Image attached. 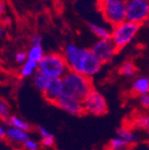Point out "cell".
Returning <instances> with one entry per match:
<instances>
[{"label":"cell","instance_id":"obj_3","mask_svg":"<svg viewBox=\"0 0 149 150\" xmlns=\"http://www.w3.org/2000/svg\"><path fill=\"white\" fill-rule=\"evenodd\" d=\"M38 70L50 79H56L63 78L69 71V67L63 54L50 53L44 54L42 59L39 62Z\"/></svg>","mask_w":149,"mask_h":150},{"label":"cell","instance_id":"obj_2","mask_svg":"<svg viewBox=\"0 0 149 150\" xmlns=\"http://www.w3.org/2000/svg\"><path fill=\"white\" fill-rule=\"evenodd\" d=\"M62 80L64 95L73 97L81 101L93 88L89 77L71 70H69L64 75Z\"/></svg>","mask_w":149,"mask_h":150},{"label":"cell","instance_id":"obj_31","mask_svg":"<svg viewBox=\"0 0 149 150\" xmlns=\"http://www.w3.org/2000/svg\"><path fill=\"white\" fill-rule=\"evenodd\" d=\"M3 34H4V29H3V27H2V26H0V40L2 39Z\"/></svg>","mask_w":149,"mask_h":150},{"label":"cell","instance_id":"obj_20","mask_svg":"<svg viewBox=\"0 0 149 150\" xmlns=\"http://www.w3.org/2000/svg\"><path fill=\"white\" fill-rule=\"evenodd\" d=\"M129 145V143L127 141H125L124 139H122L121 138H114L110 140V142L108 143V147L111 150H116L119 148H123V147H127V146Z\"/></svg>","mask_w":149,"mask_h":150},{"label":"cell","instance_id":"obj_33","mask_svg":"<svg viewBox=\"0 0 149 150\" xmlns=\"http://www.w3.org/2000/svg\"><path fill=\"white\" fill-rule=\"evenodd\" d=\"M148 134H149V129H148Z\"/></svg>","mask_w":149,"mask_h":150},{"label":"cell","instance_id":"obj_8","mask_svg":"<svg viewBox=\"0 0 149 150\" xmlns=\"http://www.w3.org/2000/svg\"><path fill=\"white\" fill-rule=\"evenodd\" d=\"M90 50L102 64H105L114 58L118 49L109 38V39H98V40L93 44Z\"/></svg>","mask_w":149,"mask_h":150},{"label":"cell","instance_id":"obj_21","mask_svg":"<svg viewBox=\"0 0 149 150\" xmlns=\"http://www.w3.org/2000/svg\"><path fill=\"white\" fill-rule=\"evenodd\" d=\"M10 116V108L8 105L0 98V118L6 121Z\"/></svg>","mask_w":149,"mask_h":150},{"label":"cell","instance_id":"obj_16","mask_svg":"<svg viewBox=\"0 0 149 150\" xmlns=\"http://www.w3.org/2000/svg\"><path fill=\"white\" fill-rule=\"evenodd\" d=\"M6 122H8V124L10 126L17 128V129H23L26 131H30L31 129V126L30 125L29 122H27L23 119L18 117L16 115H10L8 117V119L6 120Z\"/></svg>","mask_w":149,"mask_h":150},{"label":"cell","instance_id":"obj_5","mask_svg":"<svg viewBox=\"0 0 149 150\" xmlns=\"http://www.w3.org/2000/svg\"><path fill=\"white\" fill-rule=\"evenodd\" d=\"M100 8L111 25L114 26L126 20L127 0H100Z\"/></svg>","mask_w":149,"mask_h":150},{"label":"cell","instance_id":"obj_14","mask_svg":"<svg viewBox=\"0 0 149 150\" xmlns=\"http://www.w3.org/2000/svg\"><path fill=\"white\" fill-rule=\"evenodd\" d=\"M50 80H51L50 78H48L47 75H45L39 70L37 71L33 75V83H34L35 87L42 93L45 91V89L48 86Z\"/></svg>","mask_w":149,"mask_h":150},{"label":"cell","instance_id":"obj_9","mask_svg":"<svg viewBox=\"0 0 149 150\" xmlns=\"http://www.w3.org/2000/svg\"><path fill=\"white\" fill-rule=\"evenodd\" d=\"M54 105L74 116H81L85 112L83 103L81 100L71 96L64 95V94H63L56 100Z\"/></svg>","mask_w":149,"mask_h":150},{"label":"cell","instance_id":"obj_15","mask_svg":"<svg viewBox=\"0 0 149 150\" xmlns=\"http://www.w3.org/2000/svg\"><path fill=\"white\" fill-rule=\"evenodd\" d=\"M88 30L94 33L98 39H109L111 37V31L112 30H110L108 27L103 26V25H99V24H96L93 23H89L88 24Z\"/></svg>","mask_w":149,"mask_h":150},{"label":"cell","instance_id":"obj_17","mask_svg":"<svg viewBox=\"0 0 149 150\" xmlns=\"http://www.w3.org/2000/svg\"><path fill=\"white\" fill-rule=\"evenodd\" d=\"M119 73L128 78H133L137 74V67L132 62L127 61L121 65L119 69Z\"/></svg>","mask_w":149,"mask_h":150},{"label":"cell","instance_id":"obj_25","mask_svg":"<svg viewBox=\"0 0 149 150\" xmlns=\"http://www.w3.org/2000/svg\"><path fill=\"white\" fill-rule=\"evenodd\" d=\"M54 142H55V139L54 135L50 137L42 138V140H41V144L46 147H52L54 145Z\"/></svg>","mask_w":149,"mask_h":150},{"label":"cell","instance_id":"obj_32","mask_svg":"<svg viewBox=\"0 0 149 150\" xmlns=\"http://www.w3.org/2000/svg\"><path fill=\"white\" fill-rule=\"evenodd\" d=\"M116 150H129V149L127 148V147H123V148H119V149H116Z\"/></svg>","mask_w":149,"mask_h":150},{"label":"cell","instance_id":"obj_23","mask_svg":"<svg viewBox=\"0 0 149 150\" xmlns=\"http://www.w3.org/2000/svg\"><path fill=\"white\" fill-rule=\"evenodd\" d=\"M23 146L26 150H39L40 149V144L31 139H29L27 141H25L23 144Z\"/></svg>","mask_w":149,"mask_h":150},{"label":"cell","instance_id":"obj_4","mask_svg":"<svg viewBox=\"0 0 149 150\" xmlns=\"http://www.w3.org/2000/svg\"><path fill=\"white\" fill-rule=\"evenodd\" d=\"M139 30V24L125 20L124 22L113 26L110 39L116 48L121 49L133 40Z\"/></svg>","mask_w":149,"mask_h":150},{"label":"cell","instance_id":"obj_7","mask_svg":"<svg viewBox=\"0 0 149 150\" xmlns=\"http://www.w3.org/2000/svg\"><path fill=\"white\" fill-rule=\"evenodd\" d=\"M82 103L85 112L93 115L102 116L108 111L105 98L99 91L94 88L88 93V95L82 100Z\"/></svg>","mask_w":149,"mask_h":150},{"label":"cell","instance_id":"obj_18","mask_svg":"<svg viewBox=\"0 0 149 150\" xmlns=\"http://www.w3.org/2000/svg\"><path fill=\"white\" fill-rule=\"evenodd\" d=\"M45 53L41 46H31L27 52V57L29 60L39 63L44 56Z\"/></svg>","mask_w":149,"mask_h":150},{"label":"cell","instance_id":"obj_13","mask_svg":"<svg viewBox=\"0 0 149 150\" xmlns=\"http://www.w3.org/2000/svg\"><path fill=\"white\" fill-rule=\"evenodd\" d=\"M39 69V63L27 59L20 69V75L23 78L31 77Z\"/></svg>","mask_w":149,"mask_h":150},{"label":"cell","instance_id":"obj_12","mask_svg":"<svg viewBox=\"0 0 149 150\" xmlns=\"http://www.w3.org/2000/svg\"><path fill=\"white\" fill-rule=\"evenodd\" d=\"M132 90L138 95L149 93V77L147 76H139L135 78L131 85Z\"/></svg>","mask_w":149,"mask_h":150},{"label":"cell","instance_id":"obj_30","mask_svg":"<svg viewBox=\"0 0 149 150\" xmlns=\"http://www.w3.org/2000/svg\"><path fill=\"white\" fill-rule=\"evenodd\" d=\"M5 12V4L0 1V15H2Z\"/></svg>","mask_w":149,"mask_h":150},{"label":"cell","instance_id":"obj_29","mask_svg":"<svg viewBox=\"0 0 149 150\" xmlns=\"http://www.w3.org/2000/svg\"><path fill=\"white\" fill-rule=\"evenodd\" d=\"M6 129L2 124H0V139H6Z\"/></svg>","mask_w":149,"mask_h":150},{"label":"cell","instance_id":"obj_6","mask_svg":"<svg viewBox=\"0 0 149 150\" xmlns=\"http://www.w3.org/2000/svg\"><path fill=\"white\" fill-rule=\"evenodd\" d=\"M149 18V0H127L126 20L141 24Z\"/></svg>","mask_w":149,"mask_h":150},{"label":"cell","instance_id":"obj_10","mask_svg":"<svg viewBox=\"0 0 149 150\" xmlns=\"http://www.w3.org/2000/svg\"><path fill=\"white\" fill-rule=\"evenodd\" d=\"M64 94V84L62 78L51 79L48 86L43 92L44 98L52 104H54L56 100Z\"/></svg>","mask_w":149,"mask_h":150},{"label":"cell","instance_id":"obj_24","mask_svg":"<svg viewBox=\"0 0 149 150\" xmlns=\"http://www.w3.org/2000/svg\"><path fill=\"white\" fill-rule=\"evenodd\" d=\"M27 59H28V57H27V53L26 52L20 51V52H17L15 54V61L18 64H23Z\"/></svg>","mask_w":149,"mask_h":150},{"label":"cell","instance_id":"obj_27","mask_svg":"<svg viewBox=\"0 0 149 150\" xmlns=\"http://www.w3.org/2000/svg\"><path fill=\"white\" fill-rule=\"evenodd\" d=\"M42 44V37L40 34H34L30 39L31 46H41Z\"/></svg>","mask_w":149,"mask_h":150},{"label":"cell","instance_id":"obj_22","mask_svg":"<svg viewBox=\"0 0 149 150\" xmlns=\"http://www.w3.org/2000/svg\"><path fill=\"white\" fill-rule=\"evenodd\" d=\"M135 124L140 128L149 129V115L146 116H138L135 120Z\"/></svg>","mask_w":149,"mask_h":150},{"label":"cell","instance_id":"obj_19","mask_svg":"<svg viewBox=\"0 0 149 150\" xmlns=\"http://www.w3.org/2000/svg\"><path fill=\"white\" fill-rule=\"evenodd\" d=\"M116 134L118 135V137L121 138L122 139H124L125 141H127L129 144L131 143H135L138 140V135H136L134 132L130 131L128 129L125 128H119L116 130Z\"/></svg>","mask_w":149,"mask_h":150},{"label":"cell","instance_id":"obj_26","mask_svg":"<svg viewBox=\"0 0 149 150\" xmlns=\"http://www.w3.org/2000/svg\"><path fill=\"white\" fill-rule=\"evenodd\" d=\"M139 103L144 108H149V93L142 94L139 96Z\"/></svg>","mask_w":149,"mask_h":150},{"label":"cell","instance_id":"obj_28","mask_svg":"<svg viewBox=\"0 0 149 150\" xmlns=\"http://www.w3.org/2000/svg\"><path fill=\"white\" fill-rule=\"evenodd\" d=\"M38 131H39L40 135L42 138L53 136V134L50 132V131H48V129H47V128H45L44 126H41V125H40V126L38 127Z\"/></svg>","mask_w":149,"mask_h":150},{"label":"cell","instance_id":"obj_11","mask_svg":"<svg viewBox=\"0 0 149 150\" xmlns=\"http://www.w3.org/2000/svg\"><path fill=\"white\" fill-rule=\"evenodd\" d=\"M6 138L12 143L23 145L25 141H27L29 139H30V136L29 134V131L10 126L9 128L6 129Z\"/></svg>","mask_w":149,"mask_h":150},{"label":"cell","instance_id":"obj_1","mask_svg":"<svg viewBox=\"0 0 149 150\" xmlns=\"http://www.w3.org/2000/svg\"><path fill=\"white\" fill-rule=\"evenodd\" d=\"M63 55L68 64L69 70L93 77L97 74L103 64L90 49L83 48L75 44H67L63 50Z\"/></svg>","mask_w":149,"mask_h":150}]
</instances>
